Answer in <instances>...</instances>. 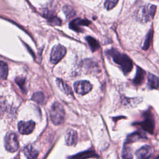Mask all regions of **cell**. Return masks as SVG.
Wrapping results in <instances>:
<instances>
[{"label":"cell","mask_w":159,"mask_h":159,"mask_svg":"<svg viewBox=\"0 0 159 159\" xmlns=\"http://www.w3.org/2000/svg\"><path fill=\"white\" fill-rule=\"evenodd\" d=\"M35 126V124L32 120L20 121L18 124V129L20 134L27 135L32 132Z\"/></svg>","instance_id":"9"},{"label":"cell","mask_w":159,"mask_h":159,"mask_svg":"<svg viewBox=\"0 0 159 159\" xmlns=\"http://www.w3.org/2000/svg\"><path fill=\"white\" fill-rule=\"evenodd\" d=\"M8 75L7 65L3 61L0 60V78L5 80Z\"/></svg>","instance_id":"22"},{"label":"cell","mask_w":159,"mask_h":159,"mask_svg":"<svg viewBox=\"0 0 159 159\" xmlns=\"http://www.w3.org/2000/svg\"><path fill=\"white\" fill-rule=\"evenodd\" d=\"M122 159H132L133 154L131 147L129 143H124L122 150Z\"/></svg>","instance_id":"17"},{"label":"cell","mask_w":159,"mask_h":159,"mask_svg":"<svg viewBox=\"0 0 159 159\" xmlns=\"http://www.w3.org/2000/svg\"><path fill=\"white\" fill-rule=\"evenodd\" d=\"M118 1L119 0H106L104 2V6L106 9L110 10L116 6Z\"/></svg>","instance_id":"27"},{"label":"cell","mask_w":159,"mask_h":159,"mask_svg":"<svg viewBox=\"0 0 159 159\" xmlns=\"http://www.w3.org/2000/svg\"><path fill=\"white\" fill-rule=\"evenodd\" d=\"M144 138H145V135H143L142 133H140L139 132H135L131 134H129L127 136L125 143L130 144V143L136 142L141 139H144Z\"/></svg>","instance_id":"18"},{"label":"cell","mask_w":159,"mask_h":159,"mask_svg":"<svg viewBox=\"0 0 159 159\" xmlns=\"http://www.w3.org/2000/svg\"><path fill=\"white\" fill-rule=\"evenodd\" d=\"M86 40L89 46V48L92 52L96 51L99 48V44L98 41L91 36H87Z\"/></svg>","instance_id":"19"},{"label":"cell","mask_w":159,"mask_h":159,"mask_svg":"<svg viewBox=\"0 0 159 159\" xmlns=\"http://www.w3.org/2000/svg\"><path fill=\"white\" fill-rule=\"evenodd\" d=\"M78 140V134L76 130L70 129L67 131L65 135V142L68 145H75Z\"/></svg>","instance_id":"11"},{"label":"cell","mask_w":159,"mask_h":159,"mask_svg":"<svg viewBox=\"0 0 159 159\" xmlns=\"http://www.w3.org/2000/svg\"><path fill=\"white\" fill-rule=\"evenodd\" d=\"M66 48L61 45H55L50 53V61L53 64L58 63L65 56L66 54Z\"/></svg>","instance_id":"5"},{"label":"cell","mask_w":159,"mask_h":159,"mask_svg":"<svg viewBox=\"0 0 159 159\" xmlns=\"http://www.w3.org/2000/svg\"><path fill=\"white\" fill-rule=\"evenodd\" d=\"M140 98H124L122 99V102L124 106H132L134 107L136 106L137 104H139L140 102Z\"/></svg>","instance_id":"20"},{"label":"cell","mask_w":159,"mask_h":159,"mask_svg":"<svg viewBox=\"0 0 159 159\" xmlns=\"http://www.w3.org/2000/svg\"><path fill=\"white\" fill-rule=\"evenodd\" d=\"M32 100L38 104H42L45 101V96L42 92H37L33 94L32 96Z\"/></svg>","instance_id":"24"},{"label":"cell","mask_w":159,"mask_h":159,"mask_svg":"<svg viewBox=\"0 0 159 159\" xmlns=\"http://www.w3.org/2000/svg\"><path fill=\"white\" fill-rule=\"evenodd\" d=\"M152 36H153V31L151 29L150 31H148L147 35H146L145 39L143 42V45L142 46V49L147 50V49L149 48L150 45L152 42Z\"/></svg>","instance_id":"23"},{"label":"cell","mask_w":159,"mask_h":159,"mask_svg":"<svg viewBox=\"0 0 159 159\" xmlns=\"http://www.w3.org/2000/svg\"><path fill=\"white\" fill-rule=\"evenodd\" d=\"M16 83H17V84L20 87V88L22 89V91H23L24 92H25V80L24 78H22V77H17L15 80Z\"/></svg>","instance_id":"26"},{"label":"cell","mask_w":159,"mask_h":159,"mask_svg":"<svg viewBox=\"0 0 159 159\" xmlns=\"http://www.w3.org/2000/svg\"><path fill=\"white\" fill-rule=\"evenodd\" d=\"M62 10L67 19H70L71 17H73L76 14L75 9H73V7L72 6H71L70 5L64 6L63 7Z\"/></svg>","instance_id":"21"},{"label":"cell","mask_w":159,"mask_h":159,"mask_svg":"<svg viewBox=\"0 0 159 159\" xmlns=\"http://www.w3.org/2000/svg\"><path fill=\"white\" fill-rule=\"evenodd\" d=\"M157 10V6L147 4L140 7L135 12L136 19L140 22H148L152 20Z\"/></svg>","instance_id":"2"},{"label":"cell","mask_w":159,"mask_h":159,"mask_svg":"<svg viewBox=\"0 0 159 159\" xmlns=\"http://www.w3.org/2000/svg\"><path fill=\"white\" fill-rule=\"evenodd\" d=\"M7 109V102L5 98L2 96H0V116H2Z\"/></svg>","instance_id":"25"},{"label":"cell","mask_w":159,"mask_h":159,"mask_svg":"<svg viewBox=\"0 0 159 159\" xmlns=\"http://www.w3.org/2000/svg\"><path fill=\"white\" fill-rule=\"evenodd\" d=\"M154 159H158V155H157V156Z\"/></svg>","instance_id":"28"},{"label":"cell","mask_w":159,"mask_h":159,"mask_svg":"<svg viewBox=\"0 0 159 159\" xmlns=\"http://www.w3.org/2000/svg\"><path fill=\"white\" fill-rule=\"evenodd\" d=\"M43 16L47 19L48 22L54 25H61V20L52 12L45 11L43 12Z\"/></svg>","instance_id":"13"},{"label":"cell","mask_w":159,"mask_h":159,"mask_svg":"<svg viewBox=\"0 0 159 159\" xmlns=\"http://www.w3.org/2000/svg\"><path fill=\"white\" fill-rule=\"evenodd\" d=\"M151 153V147L149 145H145L142 147L135 152V155L137 159H148Z\"/></svg>","instance_id":"10"},{"label":"cell","mask_w":159,"mask_h":159,"mask_svg":"<svg viewBox=\"0 0 159 159\" xmlns=\"http://www.w3.org/2000/svg\"><path fill=\"white\" fill-rule=\"evenodd\" d=\"M4 146L6 149L10 152H15L19 147L17 135L14 132H9L4 138Z\"/></svg>","instance_id":"4"},{"label":"cell","mask_w":159,"mask_h":159,"mask_svg":"<svg viewBox=\"0 0 159 159\" xmlns=\"http://www.w3.org/2000/svg\"><path fill=\"white\" fill-rule=\"evenodd\" d=\"M107 57H110L113 61L119 66L124 74L131 71L133 68V63L131 59L125 54L122 53L115 48H111L106 52Z\"/></svg>","instance_id":"1"},{"label":"cell","mask_w":159,"mask_h":159,"mask_svg":"<svg viewBox=\"0 0 159 159\" xmlns=\"http://www.w3.org/2000/svg\"><path fill=\"white\" fill-rule=\"evenodd\" d=\"M147 84L150 89H157L158 87V78L152 74L148 73L147 76Z\"/></svg>","instance_id":"16"},{"label":"cell","mask_w":159,"mask_h":159,"mask_svg":"<svg viewBox=\"0 0 159 159\" xmlns=\"http://www.w3.org/2000/svg\"><path fill=\"white\" fill-rule=\"evenodd\" d=\"M74 89L77 94L84 95L89 93L92 89V84L86 80H80L74 83Z\"/></svg>","instance_id":"7"},{"label":"cell","mask_w":159,"mask_h":159,"mask_svg":"<svg viewBox=\"0 0 159 159\" xmlns=\"http://www.w3.org/2000/svg\"><path fill=\"white\" fill-rule=\"evenodd\" d=\"M51 121L55 125H60L65 120V110L62 105L58 102H55L51 106L49 111Z\"/></svg>","instance_id":"3"},{"label":"cell","mask_w":159,"mask_h":159,"mask_svg":"<svg viewBox=\"0 0 159 159\" xmlns=\"http://www.w3.org/2000/svg\"><path fill=\"white\" fill-rule=\"evenodd\" d=\"M144 117L145 120H143L142 122H139L138 125L145 131L152 134L155 129V121L152 117L150 112H145L144 114Z\"/></svg>","instance_id":"6"},{"label":"cell","mask_w":159,"mask_h":159,"mask_svg":"<svg viewBox=\"0 0 159 159\" xmlns=\"http://www.w3.org/2000/svg\"><path fill=\"white\" fill-rule=\"evenodd\" d=\"M90 22H91L86 19L76 18L72 20L70 22L69 27L70 29L77 32H81L83 30L82 27L88 25L90 24Z\"/></svg>","instance_id":"8"},{"label":"cell","mask_w":159,"mask_h":159,"mask_svg":"<svg viewBox=\"0 0 159 159\" xmlns=\"http://www.w3.org/2000/svg\"><path fill=\"white\" fill-rule=\"evenodd\" d=\"M22 152L27 159H37L39 155V152L32 145L25 146L23 148Z\"/></svg>","instance_id":"12"},{"label":"cell","mask_w":159,"mask_h":159,"mask_svg":"<svg viewBox=\"0 0 159 159\" xmlns=\"http://www.w3.org/2000/svg\"><path fill=\"white\" fill-rule=\"evenodd\" d=\"M14 159H19V158H15Z\"/></svg>","instance_id":"29"},{"label":"cell","mask_w":159,"mask_h":159,"mask_svg":"<svg viewBox=\"0 0 159 159\" xmlns=\"http://www.w3.org/2000/svg\"><path fill=\"white\" fill-rule=\"evenodd\" d=\"M145 71L142 70L141 68L138 66L137 68L136 75L135 78L133 80V83L135 85L142 84L145 80Z\"/></svg>","instance_id":"15"},{"label":"cell","mask_w":159,"mask_h":159,"mask_svg":"<svg viewBox=\"0 0 159 159\" xmlns=\"http://www.w3.org/2000/svg\"><path fill=\"white\" fill-rule=\"evenodd\" d=\"M56 83L59 89L61 91H62L64 93H65L67 95L73 96V92L71 89L64 81H63L61 79L58 78L56 80Z\"/></svg>","instance_id":"14"}]
</instances>
